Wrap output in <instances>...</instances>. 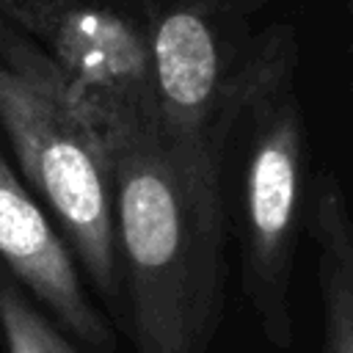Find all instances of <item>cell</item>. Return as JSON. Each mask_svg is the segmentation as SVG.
I'll use <instances>...</instances> for the list:
<instances>
[{"mask_svg":"<svg viewBox=\"0 0 353 353\" xmlns=\"http://www.w3.org/2000/svg\"><path fill=\"white\" fill-rule=\"evenodd\" d=\"M97 130L110 160L135 353H210L223 306V185L179 165L157 116H124Z\"/></svg>","mask_w":353,"mask_h":353,"instance_id":"1","label":"cell"},{"mask_svg":"<svg viewBox=\"0 0 353 353\" xmlns=\"http://www.w3.org/2000/svg\"><path fill=\"white\" fill-rule=\"evenodd\" d=\"M0 127L19 174L58 221L94 290L121 314L124 279L105 141L50 55L3 17Z\"/></svg>","mask_w":353,"mask_h":353,"instance_id":"2","label":"cell"},{"mask_svg":"<svg viewBox=\"0 0 353 353\" xmlns=\"http://www.w3.org/2000/svg\"><path fill=\"white\" fill-rule=\"evenodd\" d=\"M240 188L243 292L270 347L292 350V270L309 193V138L292 85V47L273 39L245 102Z\"/></svg>","mask_w":353,"mask_h":353,"instance_id":"3","label":"cell"},{"mask_svg":"<svg viewBox=\"0 0 353 353\" xmlns=\"http://www.w3.org/2000/svg\"><path fill=\"white\" fill-rule=\"evenodd\" d=\"M149 25L157 124L179 165L223 182V157L265 66L221 0H141Z\"/></svg>","mask_w":353,"mask_h":353,"instance_id":"4","label":"cell"},{"mask_svg":"<svg viewBox=\"0 0 353 353\" xmlns=\"http://www.w3.org/2000/svg\"><path fill=\"white\" fill-rule=\"evenodd\" d=\"M0 17L50 55L94 127L157 116L141 0H0Z\"/></svg>","mask_w":353,"mask_h":353,"instance_id":"5","label":"cell"},{"mask_svg":"<svg viewBox=\"0 0 353 353\" xmlns=\"http://www.w3.org/2000/svg\"><path fill=\"white\" fill-rule=\"evenodd\" d=\"M0 259L55 320L83 345L113 353L116 336L77 276L74 254L0 149Z\"/></svg>","mask_w":353,"mask_h":353,"instance_id":"6","label":"cell"},{"mask_svg":"<svg viewBox=\"0 0 353 353\" xmlns=\"http://www.w3.org/2000/svg\"><path fill=\"white\" fill-rule=\"evenodd\" d=\"M309 199L323 317L320 353H353V212L334 171L314 176Z\"/></svg>","mask_w":353,"mask_h":353,"instance_id":"7","label":"cell"},{"mask_svg":"<svg viewBox=\"0 0 353 353\" xmlns=\"http://www.w3.org/2000/svg\"><path fill=\"white\" fill-rule=\"evenodd\" d=\"M0 336L6 353H80L6 268L0 270Z\"/></svg>","mask_w":353,"mask_h":353,"instance_id":"8","label":"cell"}]
</instances>
